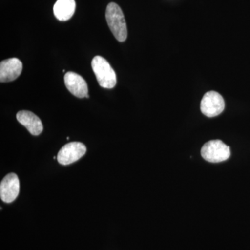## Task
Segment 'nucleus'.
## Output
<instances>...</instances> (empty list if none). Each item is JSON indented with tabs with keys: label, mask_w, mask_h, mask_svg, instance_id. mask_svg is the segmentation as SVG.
<instances>
[{
	"label": "nucleus",
	"mask_w": 250,
	"mask_h": 250,
	"mask_svg": "<svg viewBox=\"0 0 250 250\" xmlns=\"http://www.w3.org/2000/svg\"><path fill=\"white\" fill-rule=\"evenodd\" d=\"M106 19L112 34L119 42H124L127 38V28L123 11L114 2L108 4L106 10Z\"/></svg>",
	"instance_id": "f257e3e1"
},
{
	"label": "nucleus",
	"mask_w": 250,
	"mask_h": 250,
	"mask_svg": "<svg viewBox=\"0 0 250 250\" xmlns=\"http://www.w3.org/2000/svg\"><path fill=\"white\" fill-rule=\"evenodd\" d=\"M91 65L100 86L108 89H111L116 86V72L106 59L100 56H96L92 61Z\"/></svg>",
	"instance_id": "f03ea898"
},
{
	"label": "nucleus",
	"mask_w": 250,
	"mask_h": 250,
	"mask_svg": "<svg viewBox=\"0 0 250 250\" xmlns=\"http://www.w3.org/2000/svg\"><path fill=\"white\" fill-rule=\"evenodd\" d=\"M201 154L208 162L220 163L228 160L231 156V149L220 140H212L204 145Z\"/></svg>",
	"instance_id": "7ed1b4c3"
},
{
	"label": "nucleus",
	"mask_w": 250,
	"mask_h": 250,
	"mask_svg": "<svg viewBox=\"0 0 250 250\" xmlns=\"http://www.w3.org/2000/svg\"><path fill=\"white\" fill-rule=\"evenodd\" d=\"M225 108V100L218 92L209 91L205 94L200 103V110L208 118L218 116Z\"/></svg>",
	"instance_id": "20e7f679"
},
{
	"label": "nucleus",
	"mask_w": 250,
	"mask_h": 250,
	"mask_svg": "<svg viewBox=\"0 0 250 250\" xmlns=\"http://www.w3.org/2000/svg\"><path fill=\"white\" fill-rule=\"evenodd\" d=\"M86 147L83 143L71 142L65 145L59 150L57 160L62 165L67 166L78 161L86 152Z\"/></svg>",
	"instance_id": "39448f33"
},
{
	"label": "nucleus",
	"mask_w": 250,
	"mask_h": 250,
	"mask_svg": "<svg viewBox=\"0 0 250 250\" xmlns=\"http://www.w3.org/2000/svg\"><path fill=\"white\" fill-rule=\"evenodd\" d=\"M20 192V182L18 176L10 173L5 176L0 184V197L6 203H11L17 198Z\"/></svg>",
	"instance_id": "423d86ee"
},
{
	"label": "nucleus",
	"mask_w": 250,
	"mask_h": 250,
	"mask_svg": "<svg viewBox=\"0 0 250 250\" xmlns=\"http://www.w3.org/2000/svg\"><path fill=\"white\" fill-rule=\"evenodd\" d=\"M67 90L77 98H83L88 95V85L84 79L73 72H67L64 77Z\"/></svg>",
	"instance_id": "0eeeda50"
},
{
	"label": "nucleus",
	"mask_w": 250,
	"mask_h": 250,
	"mask_svg": "<svg viewBox=\"0 0 250 250\" xmlns=\"http://www.w3.org/2000/svg\"><path fill=\"white\" fill-rule=\"evenodd\" d=\"M22 71V63L17 58H11L0 62V82H10L16 80Z\"/></svg>",
	"instance_id": "6e6552de"
},
{
	"label": "nucleus",
	"mask_w": 250,
	"mask_h": 250,
	"mask_svg": "<svg viewBox=\"0 0 250 250\" xmlns=\"http://www.w3.org/2000/svg\"><path fill=\"white\" fill-rule=\"evenodd\" d=\"M18 121L27 128L31 134L38 136L42 133L43 125L40 118L32 112L21 111L16 115Z\"/></svg>",
	"instance_id": "1a4fd4ad"
},
{
	"label": "nucleus",
	"mask_w": 250,
	"mask_h": 250,
	"mask_svg": "<svg viewBox=\"0 0 250 250\" xmlns=\"http://www.w3.org/2000/svg\"><path fill=\"white\" fill-rule=\"evenodd\" d=\"M76 9L75 0H57L53 11L55 17L60 21H67L72 17Z\"/></svg>",
	"instance_id": "9d476101"
},
{
	"label": "nucleus",
	"mask_w": 250,
	"mask_h": 250,
	"mask_svg": "<svg viewBox=\"0 0 250 250\" xmlns=\"http://www.w3.org/2000/svg\"><path fill=\"white\" fill-rule=\"evenodd\" d=\"M85 98H89V95H88H88H86V97H85Z\"/></svg>",
	"instance_id": "9b49d317"
}]
</instances>
